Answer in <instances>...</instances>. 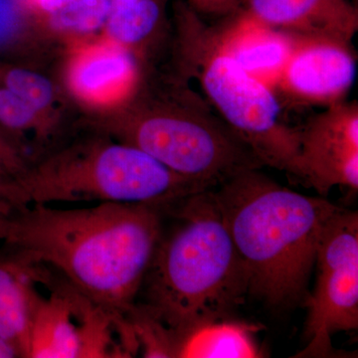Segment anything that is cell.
Instances as JSON below:
<instances>
[{"label":"cell","mask_w":358,"mask_h":358,"mask_svg":"<svg viewBox=\"0 0 358 358\" xmlns=\"http://www.w3.org/2000/svg\"><path fill=\"white\" fill-rule=\"evenodd\" d=\"M162 219L159 208L145 204L21 205L1 241L50 266L99 305L127 315L154 258Z\"/></svg>","instance_id":"cell-1"},{"label":"cell","mask_w":358,"mask_h":358,"mask_svg":"<svg viewBox=\"0 0 358 358\" xmlns=\"http://www.w3.org/2000/svg\"><path fill=\"white\" fill-rule=\"evenodd\" d=\"M259 171H241L212 192L243 264L248 294L271 307H289L308 298L320 232L341 207Z\"/></svg>","instance_id":"cell-2"},{"label":"cell","mask_w":358,"mask_h":358,"mask_svg":"<svg viewBox=\"0 0 358 358\" xmlns=\"http://www.w3.org/2000/svg\"><path fill=\"white\" fill-rule=\"evenodd\" d=\"M164 215L179 224L162 237L140 303L174 336L226 319L248 294V281L212 189L185 197Z\"/></svg>","instance_id":"cell-3"},{"label":"cell","mask_w":358,"mask_h":358,"mask_svg":"<svg viewBox=\"0 0 358 358\" xmlns=\"http://www.w3.org/2000/svg\"><path fill=\"white\" fill-rule=\"evenodd\" d=\"M183 70L201 90L212 110L263 166L303 181L299 129L282 119L270 85L245 70L219 44L213 26L192 7H178Z\"/></svg>","instance_id":"cell-4"},{"label":"cell","mask_w":358,"mask_h":358,"mask_svg":"<svg viewBox=\"0 0 358 358\" xmlns=\"http://www.w3.org/2000/svg\"><path fill=\"white\" fill-rule=\"evenodd\" d=\"M17 205L120 202L160 210L199 192L192 179L173 173L143 150L96 143L70 148L10 180Z\"/></svg>","instance_id":"cell-5"},{"label":"cell","mask_w":358,"mask_h":358,"mask_svg":"<svg viewBox=\"0 0 358 358\" xmlns=\"http://www.w3.org/2000/svg\"><path fill=\"white\" fill-rule=\"evenodd\" d=\"M122 131L124 143L208 189L241 171L264 166L187 85L169 98L143 105Z\"/></svg>","instance_id":"cell-6"},{"label":"cell","mask_w":358,"mask_h":358,"mask_svg":"<svg viewBox=\"0 0 358 358\" xmlns=\"http://www.w3.org/2000/svg\"><path fill=\"white\" fill-rule=\"evenodd\" d=\"M138 352L126 315L91 300L56 270L39 285L27 358H127Z\"/></svg>","instance_id":"cell-7"},{"label":"cell","mask_w":358,"mask_h":358,"mask_svg":"<svg viewBox=\"0 0 358 358\" xmlns=\"http://www.w3.org/2000/svg\"><path fill=\"white\" fill-rule=\"evenodd\" d=\"M317 285L305 300L307 346L296 357H329L331 336L358 329V213L339 208L317 242Z\"/></svg>","instance_id":"cell-8"},{"label":"cell","mask_w":358,"mask_h":358,"mask_svg":"<svg viewBox=\"0 0 358 358\" xmlns=\"http://www.w3.org/2000/svg\"><path fill=\"white\" fill-rule=\"evenodd\" d=\"M303 181L327 196L334 186L358 189L357 101L324 108L299 129Z\"/></svg>","instance_id":"cell-9"},{"label":"cell","mask_w":358,"mask_h":358,"mask_svg":"<svg viewBox=\"0 0 358 358\" xmlns=\"http://www.w3.org/2000/svg\"><path fill=\"white\" fill-rule=\"evenodd\" d=\"M352 42L296 37L275 86L299 105L327 108L345 102L357 73Z\"/></svg>","instance_id":"cell-10"},{"label":"cell","mask_w":358,"mask_h":358,"mask_svg":"<svg viewBox=\"0 0 358 358\" xmlns=\"http://www.w3.org/2000/svg\"><path fill=\"white\" fill-rule=\"evenodd\" d=\"M239 8L292 36L352 42L358 30L357 8L348 0H241Z\"/></svg>","instance_id":"cell-11"},{"label":"cell","mask_w":358,"mask_h":358,"mask_svg":"<svg viewBox=\"0 0 358 358\" xmlns=\"http://www.w3.org/2000/svg\"><path fill=\"white\" fill-rule=\"evenodd\" d=\"M50 266L22 250L0 248V336L27 358L28 338L37 289Z\"/></svg>","instance_id":"cell-12"},{"label":"cell","mask_w":358,"mask_h":358,"mask_svg":"<svg viewBox=\"0 0 358 358\" xmlns=\"http://www.w3.org/2000/svg\"><path fill=\"white\" fill-rule=\"evenodd\" d=\"M214 26L219 44L245 70L265 82H275L296 43V36L279 31L240 9Z\"/></svg>","instance_id":"cell-13"},{"label":"cell","mask_w":358,"mask_h":358,"mask_svg":"<svg viewBox=\"0 0 358 358\" xmlns=\"http://www.w3.org/2000/svg\"><path fill=\"white\" fill-rule=\"evenodd\" d=\"M259 327L226 319L207 322L176 336L174 357H261L254 333Z\"/></svg>","instance_id":"cell-14"},{"label":"cell","mask_w":358,"mask_h":358,"mask_svg":"<svg viewBox=\"0 0 358 358\" xmlns=\"http://www.w3.org/2000/svg\"><path fill=\"white\" fill-rule=\"evenodd\" d=\"M134 69L133 55L115 47L93 51L80 59L71 78L80 95L101 98L128 84Z\"/></svg>","instance_id":"cell-15"},{"label":"cell","mask_w":358,"mask_h":358,"mask_svg":"<svg viewBox=\"0 0 358 358\" xmlns=\"http://www.w3.org/2000/svg\"><path fill=\"white\" fill-rule=\"evenodd\" d=\"M167 0H143L110 7L106 21L110 36L121 44L147 45L162 27Z\"/></svg>","instance_id":"cell-16"},{"label":"cell","mask_w":358,"mask_h":358,"mask_svg":"<svg viewBox=\"0 0 358 358\" xmlns=\"http://www.w3.org/2000/svg\"><path fill=\"white\" fill-rule=\"evenodd\" d=\"M110 7V0H79L48 15L58 29L89 32L105 24Z\"/></svg>","instance_id":"cell-17"},{"label":"cell","mask_w":358,"mask_h":358,"mask_svg":"<svg viewBox=\"0 0 358 358\" xmlns=\"http://www.w3.org/2000/svg\"><path fill=\"white\" fill-rule=\"evenodd\" d=\"M6 88L20 96L33 109H43L50 103L53 89L48 80L27 70L15 69L7 74Z\"/></svg>","instance_id":"cell-18"},{"label":"cell","mask_w":358,"mask_h":358,"mask_svg":"<svg viewBox=\"0 0 358 358\" xmlns=\"http://www.w3.org/2000/svg\"><path fill=\"white\" fill-rule=\"evenodd\" d=\"M35 110L8 89L0 90V122L10 129H22L32 122Z\"/></svg>","instance_id":"cell-19"},{"label":"cell","mask_w":358,"mask_h":358,"mask_svg":"<svg viewBox=\"0 0 358 358\" xmlns=\"http://www.w3.org/2000/svg\"><path fill=\"white\" fill-rule=\"evenodd\" d=\"M240 1L241 0H189V3L196 13L222 16L234 13Z\"/></svg>","instance_id":"cell-20"},{"label":"cell","mask_w":358,"mask_h":358,"mask_svg":"<svg viewBox=\"0 0 358 358\" xmlns=\"http://www.w3.org/2000/svg\"><path fill=\"white\" fill-rule=\"evenodd\" d=\"M17 22L18 13L15 0H0V42L8 39Z\"/></svg>","instance_id":"cell-21"},{"label":"cell","mask_w":358,"mask_h":358,"mask_svg":"<svg viewBox=\"0 0 358 358\" xmlns=\"http://www.w3.org/2000/svg\"><path fill=\"white\" fill-rule=\"evenodd\" d=\"M17 205L14 203L7 188L6 178H0V240L6 222Z\"/></svg>","instance_id":"cell-22"},{"label":"cell","mask_w":358,"mask_h":358,"mask_svg":"<svg viewBox=\"0 0 358 358\" xmlns=\"http://www.w3.org/2000/svg\"><path fill=\"white\" fill-rule=\"evenodd\" d=\"M77 1H79V0H36L34 3L36 4L42 11L48 14L54 13V11L58 10V9L63 8V7L69 6V4L74 3V2Z\"/></svg>","instance_id":"cell-23"},{"label":"cell","mask_w":358,"mask_h":358,"mask_svg":"<svg viewBox=\"0 0 358 358\" xmlns=\"http://www.w3.org/2000/svg\"><path fill=\"white\" fill-rule=\"evenodd\" d=\"M20 357V352L16 350L13 343H9L6 338L0 336V358Z\"/></svg>","instance_id":"cell-24"},{"label":"cell","mask_w":358,"mask_h":358,"mask_svg":"<svg viewBox=\"0 0 358 358\" xmlns=\"http://www.w3.org/2000/svg\"><path fill=\"white\" fill-rule=\"evenodd\" d=\"M30 1L33 2V3H34V2L36 1V0H30Z\"/></svg>","instance_id":"cell-25"}]
</instances>
